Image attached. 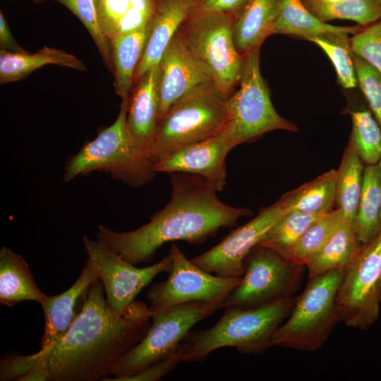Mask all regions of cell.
Returning a JSON list of instances; mask_svg holds the SVG:
<instances>
[{"label": "cell", "instance_id": "obj_43", "mask_svg": "<svg viewBox=\"0 0 381 381\" xmlns=\"http://www.w3.org/2000/svg\"><path fill=\"white\" fill-rule=\"evenodd\" d=\"M41 349L42 350V354L40 360L33 369L23 377L20 381H51V377L44 356L46 349Z\"/></svg>", "mask_w": 381, "mask_h": 381}, {"label": "cell", "instance_id": "obj_16", "mask_svg": "<svg viewBox=\"0 0 381 381\" xmlns=\"http://www.w3.org/2000/svg\"><path fill=\"white\" fill-rule=\"evenodd\" d=\"M234 147L225 128L204 140L186 146L157 162L155 172H181L200 176L217 191L226 182L225 159Z\"/></svg>", "mask_w": 381, "mask_h": 381}, {"label": "cell", "instance_id": "obj_35", "mask_svg": "<svg viewBox=\"0 0 381 381\" xmlns=\"http://www.w3.org/2000/svg\"><path fill=\"white\" fill-rule=\"evenodd\" d=\"M350 45L353 54L381 73V18L363 27L350 38Z\"/></svg>", "mask_w": 381, "mask_h": 381}, {"label": "cell", "instance_id": "obj_1", "mask_svg": "<svg viewBox=\"0 0 381 381\" xmlns=\"http://www.w3.org/2000/svg\"><path fill=\"white\" fill-rule=\"evenodd\" d=\"M151 318L141 301L116 314L107 303L102 283L96 280L67 332L45 349L51 381L104 380L111 367L144 337Z\"/></svg>", "mask_w": 381, "mask_h": 381}, {"label": "cell", "instance_id": "obj_17", "mask_svg": "<svg viewBox=\"0 0 381 381\" xmlns=\"http://www.w3.org/2000/svg\"><path fill=\"white\" fill-rule=\"evenodd\" d=\"M98 279L92 262L87 258L75 283L58 295L47 296L40 304L44 317L40 349H47L59 341L80 312L85 297Z\"/></svg>", "mask_w": 381, "mask_h": 381}, {"label": "cell", "instance_id": "obj_46", "mask_svg": "<svg viewBox=\"0 0 381 381\" xmlns=\"http://www.w3.org/2000/svg\"><path fill=\"white\" fill-rule=\"evenodd\" d=\"M378 164H379V166H380V183H381V159H380V162H379Z\"/></svg>", "mask_w": 381, "mask_h": 381}, {"label": "cell", "instance_id": "obj_4", "mask_svg": "<svg viewBox=\"0 0 381 381\" xmlns=\"http://www.w3.org/2000/svg\"><path fill=\"white\" fill-rule=\"evenodd\" d=\"M127 101H121L119 112L111 125L69 158L64 181L92 171H103L128 186L138 187L150 182L156 172L155 164L131 139L126 128Z\"/></svg>", "mask_w": 381, "mask_h": 381}, {"label": "cell", "instance_id": "obj_18", "mask_svg": "<svg viewBox=\"0 0 381 381\" xmlns=\"http://www.w3.org/2000/svg\"><path fill=\"white\" fill-rule=\"evenodd\" d=\"M158 73V65L149 69L133 84L127 100L128 135L149 158L159 119Z\"/></svg>", "mask_w": 381, "mask_h": 381}, {"label": "cell", "instance_id": "obj_24", "mask_svg": "<svg viewBox=\"0 0 381 381\" xmlns=\"http://www.w3.org/2000/svg\"><path fill=\"white\" fill-rule=\"evenodd\" d=\"M362 28L332 25L316 18L301 0H279L273 34L294 35L308 40L331 33L356 34Z\"/></svg>", "mask_w": 381, "mask_h": 381}, {"label": "cell", "instance_id": "obj_12", "mask_svg": "<svg viewBox=\"0 0 381 381\" xmlns=\"http://www.w3.org/2000/svg\"><path fill=\"white\" fill-rule=\"evenodd\" d=\"M169 252L172 266L168 278L152 286L147 294L151 312L189 302L224 305L241 281L242 277H222L204 271L188 260L175 243L171 245Z\"/></svg>", "mask_w": 381, "mask_h": 381}, {"label": "cell", "instance_id": "obj_13", "mask_svg": "<svg viewBox=\"0 0 381 381\" xmlns=\"http://www.w3.org/2000/svg\"><path fill=\"white\" fill-rule=\"evenodd\" d=\"M83 243L87 258L96 269L98 279L102 283L107 303L118 315L126 311L141 290L156 276L169 273L172 266L169 252L152 265L138 267L97 239L83 236Z\"/></svg>", "mask_w": 381, "mask_h": 381}, {"label": "cell", "instance_id": "obj_37", "mask_svg": "<svg viewBox=\"0 0 381 381\" xmlns=\"http://www.w3.org/2000/svg\"><path fill=\"white\" fill-rule=\"evenodd\" d=\"M155 6L156 0H130L129 7L120 21L116 35L135 31L148 25L152 20Z\"/></svg>", "mask_w": 381, "mask_h": 381}, {"label": "cell", "instance_id": "obj_30", "mask_svg": "<svg viewBox=\"0 0 381 381\" xmlns=\"http://www.w3.org/2000/svg\"><path fill=\"white\" fill-rule=\"evenodd\" d=\"M306 8L322 22L334 19L353 20L366 27L381 18V0H301Z\"/></svg>", "mask_w": 381, "mask_h": 381}, {"label": "cell", "instance_id": "obj_14", "mask_svg": "<svg viewBox=\"0 0 381 381\" xmlns=\"http://www.w3.org/2000/svg\"><path fill=\"white\" fill-rule=\"evenodd\" d=\"M284 212L278 200L248 222L232 231L217 245L190 259L191 262L204 271L219 277H242L247 255Z\"/></svg>", "mask_w": 381, "mask_h": 381}, {"label": "cell", "instance_id": "obj_20", "mask_svg": "<svg viewBox=\"0 0 381 381\" xmlns=\"http://www.w3.org/2000/svg\"><path fill=\"white\" fill-rule=\"evenodd\" d=\"M279 0H246L234 15L232 35L236 51L242 56L260 49L273 35Z\"/></svg>", "mask_w": 381, "mask_h": 381}, {"label": "cell", "instance_id": "obj_26", "mask_svg": "<svg viewBox=\"0 0 381 381\" xmlns=\"http://www.w3.org/2000/svg\"><path fill=\"white\" fill-rule=\"evenodd\" d=\"M353 225L344 220L326 244L306 263L309 278L333 270H345L360 246Z\"/></svg>", "mask_w": 381, "mask_h": 381}, {"label": "cell", "instance_id": "obj_29", "mask_svg": "<svg viewBox=\"0 0 381 381\" xmlns=\"http://www.w3.org/2000/svg\"><path fill=\"white\" fill-rule=\"evenodd\" d=\"M323 214L284 212L266 231L258 246L270 249L291 261L294 250L301 236Z\"/></svg>", "mask_w": 381, "mask_h": 381}, {"label": "cell", "instance_id": "obj_33", "mask_svg": "<svg viewBox=\"0 0 381 381\" xmlns=\"http://www.w3.org/2000/svg\"><path fill=\"white\" fill-rule=\"evenodd\" d=\"M352 144L362 162L368 165L378 164L381 159V127L366 110L351 113Z\"/></svg>", "mask_w": 381, "mask_h": 381}, {"label": "cell", "instance_id": "obj_2", "mask_svg": "<svg viewBox=\"0 0 381 381\" xmlns=\"http://www.w3.org/2000/svg\"><path fill=\"white\" fill-rule=\"evenodd\" d=\"M171 183L169 202L149 222L122 232L99 224L97 239L127 262L137 265L150 262L167 242L200 244L221 228L234 226L240 217L253 214L249 209L221 201L217 190L200 176L173 172Z\"/></svg>", "mask_w": 381, "mask_h": 381}, {"label": "cell", "instance_id": "obj_41", "mask_svg": "<svg viewBox=\"0 0 381 381\" xmlns=\"http://www.w3.org/2000/svg\"><path fill=\"white\" fill-rule=\"evenodd\" d=\"M246 0H200L191 13L221 12L234 15Z\"/></svg>", "mask_w": 381, "mask_h": 381}, {"label": "cell", "instance_id": "obj_11", "mask_svg": "<svg viewBox=\"0 0 381 381\" xmlns=\"http://www.w3.org/2000/svg\"><path fill=\"white\" fill-rule=\"evenodd\" d=\"M244 265L241 281L225 299L224 308L255 307L291 296L301 284L304 267L258 245Z\"/></svg>", "mask_w": 381, "mask_h": 381}, {"label": "cell", "instance_id": "obj_36", "mask_svg": "<svg viewBox=\"0 0 381 381\" xmlns=\"http://www.w3.org/2000/svg\"><path fill=\"white\" fill-rule=\"evenodd\" d=\"M358 83L381 127V73L353 54Z\"/></svg>", "mask_w": 381, "mask_h": 381}, {"label": "cell", "instance_id": "obj_5", "mask_svg": "<svg viewBox=\"0 0 381 381\" xmlns=\"http://www.w3.org/2000/svg\"><path fill=\"white\" fill-rule=\"evenodd\" d=\"M228 97L215 85H210L172 104L157 121L150 151L154 164L186 146L222 131L229 121Z\"/></svg>", "mask_w": 381, "mask_h": 381}, {"label": "cell", "instance_id": "obj_45", "mask_svg": "<svg viewBox=\"0 0 381 381\" xmlns=\"http://www.w3.org/2000/svg\"><path fill=\"white\" fill-rule=\"evenodd\" d=\"M35 3H37V4H40V3H43L44 1H47V0H32Z\"/></svg>", "mask_w": 381, "mask_h": 381}, {"label": "cell", "instance_id": "obj_25", "mask_svg": "<svg viewBox=\"0 0 381 381\" xmlns=\"http://www.w3.org/2000/svg\"><path fill=\"white\" fill-rule=\"evenodd\" d=\"M337 171L330 169L296 189L283 195L279 200L284 212L325 214L336 202Z\"/></svg>", "mask_w": 381, "mask_h": 381}, {"label": "cell", "instance_id": "obj_27", "mask_svg": "<svg viewBox=\"0 0 381 381\" xmlns=\"http://www.w3.org/2000/svg\"><path fill=\"white\" fill-rule=\"evenodd\" d=\"M354 230L363 246L381 230V183L379 164L368 165L363 171L362 192L356 216Z\"/></svg>", "mask_w": 381, "mask_h": 381}, {"label": "cell", "instance_id": "obj_32", "mask_svg": "<svg viewBox=\"0 0 381 381\" xmlns=\"http://www.w3.org/2000/svg\"><path fill=\"white\" fill-rule=\"evenodd\" d=\"M344 221L340 209L331 210L313 222L296 246L291 261L306 266L308 260L329 240Z\"/></svg>", "mask_w": 381, "mask_h": 381}, {"label": "cell", "instance_id": "obj_22", "mask_svg": "<svg viewBox=\"0 0 381 381\" xmlns=\"http://www.w3.org/2000/svg\"><path fill=\"white\" fill-rule=\"evenodd\" d=\"M152 30V21L144 28L116 35L110 40L114 65L115 92L127 101L135 70L145 52Z\"/></svg>", "mask_w": 381, "mask_h": 381}, {"label": "cell", "instance_id": "obj_9", "mask_svg": "<svg viewBox=\"0 0 381 381\" xmlns=\"http://www.w3.org/2000/svg\"><path fill=\"white\" fill-rule=\"evenodd\" d=\"M259 52L260 49H256L243 56L238 88L227 98L226 129L234 147L272 131H298L297 126L280 116L273 107L260 72Z\"/></svg>", "mask_w": 381, "mask_h": 381}, {"label": "cell", "instance_id": "obj_38", "mask_svg": "<svg viewBox=\"0 0 381 381\" xmlns=\"http://www.w3.org/2000/svg\"><path fill=\"white\" fill-rule=\"evenodd\" d=\"M100 25L109 41L117 34L119 25L130 0H95Z\"/></svg>", "mask_w": 381, "mask_h": 381}, {"label": "cell", "instance_id": "obj_8", "mask_svg": "<svg viewBox=\"0 0 381 381\" xmlns=\"http://www.w3.org/2000/svg\"><path fill=\"white\" fill-rule=\"evenodd\" d=\"M234 15L228 13H190L176 32L199 61L211 72L216 87L229 95L240 82L243 56L236 49Z\"/></svg>", "mask_w": 381, "mask_h": 381}, {"label": "cell", "instance_id": "obj_21", "mask_svg": "<svg viewBox=\"0 0 381 381\" xmlns=\"http://www.w3.org/2000/svg\"><path fill=\"white\" fill-rule=\"evenodd\" d=\"M46 296L24 258L3 246L0 250V304L13 307L26 301L40 304Z\"/></svg>", "mask_w": 381, "mask_h": 381}, {"label": "cell", "instance_id": "obj_42", "mask_svg": "<svg viewBox=\"0 0 381 381\" xmlns=\"http://www.w3.org/2000/svg\"><path fill=\"white\" fill-rule=\"evenodd\" d=\"M0 48L13 53L27 52L15 40L2 10L0 11Z\"/></svg>", "mask_w": 381, "mask_h": 381}, {"label": "cell", "instance_id": "obj_34", "mask_svg": "<svg viewBox=\"0 0 381 381\" xmlns=\"http://www.w3.org/2000/svg\"><path fill=\"white\" fill-rule=\"evenodd\" d=\"M75 16L90 33L104 66L114 73L110 41L104 32L97 16L95 0H53Z\"/></svg>", "mask_w": 381, "mask_h": 381}, {"label": "cell", "instance_id": "obj_15", "mask_svg": "<svg viewBox=\"0 0 381 381\" xmlns=\"http://www.w3.org/2000/svg\"><path fill=\"white\" fill-rule=\"evenodd\" d=\"M158 71L159 118L183 97L215 85L210 71L190 53L176 33L162 54Z\"/></svg>", "mask_w": 381, "mask_h": 381}, {"label": "cell", "instance_id": "obj_10", "mask_svg": "<svg viewBox=\"0 0 381 381\" xmlns=\"http://www.w3.org/2000/svg\"><path fill=\"white\" fill-rule=\"evenodd\" d=\"M336 300L340 321L350 327L366 329L378 319L381 303V230L361 247L344 270Z\"/></svg>", "mask_w": 381, "mask_h": 381}, {"label": "cell", "instance_id": "obj_6", "mask_svg": "<svg viewBox=\"0 0 381 381\" xmlns=\"http://www.w3.org/2000/svg\"><path fill=\"white\" fill-rule=\"evenodd\" d=\"M344 270L309 278L293 308L274 333L272 346L313 352L320 349L340 321L337 294Z\"/></svg>", "mask_w": 381, "mask_h": 381}, {"label": "cell", "instance_id": "obj_39", "mask_svg": "<svg viewBox=\"0 0 381 381\" xmlns=\"http://www.w3.org/2000/svg\"><path fill=\"white\" fill-rule=\"evenodd\" d=\"M42 354L40 350L33 354L9 355L0 361L1 381H20L35 366Z\"/></svg>", "mask_w": 381, "mask_h": 381}, {"label": "cell", "instance_id": "obj_28", "mask_svg": "<svg viewBox=\"0 0 381 381\" xmlns=\"http://www.w3.org/2000/svg\"><path fill=\"white\" fill-rule=\"evenodd\" d=\"M337 171L336 202L344 220L353 225L362 192L364 169L362 160L351 143Z\"/></svg>", "mask_w": 381, "mask_h": 381}, {"label": "cell", "instance_id": "obj_47", "mask_svg": "<svg viewBox=\"0 0 381 381\" xmlns=\"http://www.w3.org/2000/svg\"><path fill=\"white\" fill-rule=\"evenodd\" d=\"M381 302V301H380Z\"/></svg>", "mask_w": 381, "mask_h": 381}, {"label": "cell", "instance_id": "obj_3", "mask_svg": "<svg viewBox=\"0 0 381 381\" xmlns=\"http://www.w3.org/2000/svg\"><path fill=\"white\" fill-rule=\"evenodd\" d=\"M291 296L250 308H224L213 326L189 332L179 348L182 362L204 361L222 347H234L248 354L262 353L272 347V337L290 314Z\"/></svg>", "mask_w": 381, "mask_h": 381}, {"label": "cell", "instance_id": "obj_23", "mask_svg": "<svg viewBox=\"0 0 381 381\" xmlns=\"http://www.w3.org/2000/svg\"><path fill=\"white\" fill-rule=\"evenodd\" d=\"M47 65H57L80 71L85 64L76 56L61 49L44 46L35 53H13L0 49V83L21 80L35 70Z\"/></svg>", "mask_w": 381, "mask_h": 381}, {"label": "cell", "instance_id": "obj_44", "mask_svg": "<svg viewBox=\"0 0 381 381\" xmlns=\"http://www.w3.org/2000/svg\"><path fill=\"white\" fill-rule=\"evenodd\" d=\"M322 1L329 2V3H334V2L341 1H343V0H322Z\"/></svg>", "mask_w": 381, "mask_h": 381}, {"label": "cell", "instance_id": "obj_7", "mask_svg": "<svg viewBox=\"0 0 381 381\" xmlns=\"http://www.w3.org/2000/svg\"><path fill=\"white\" fill-rule=\"evenodd\" d=\"M224 308L222 303L189 302L152 312L151 325L141 341L110 368L104 380L126 381L154 363L176 352L190 329Z\"/></svg>", "mask_w": 381, "mask_h": 381}, {"label": "cell", "instance_id": "obj_40", "mask_svg": "<svg viewBox=\"0 0 381 381\" xmlns=\"http://www.w3.org/2000/svg\"><path fill=\"white\" fill-rule=\"evenodd\" d=\"M182 362L179 350L172 355L158 361L139 373L128 377L126 381H157Z\"/></svg>", "mask_w": 381, "mask_h": 381}, {"label": "cell", "instance_id": "obj_31", "mask_svg": "<svg viewBox=\"0 0 381 381\" xmlns=\"http://www.w3.org/2000/svg\"><path fill=\"white\" fill-rule=\"evenodd\" d=\"M348 33H331L318 36L308 40L320 47L334 65L337 79L344 88L357 86L353 53L351 49Z\"/></svg>", "mask_w": 381, "mask_h": 381}, {"label": "cell", "instance_id": "obj_19", "mask_svg": "<svg viewBox=\"0 0 381 381\" xmlns=\"http://www.w3.org/2000/svg\"><path fill=\"white\" fill-rule=\"evenodd\" d=\"M200 1L156 0L150 36L135 70L133 85L149 69L158 65L169 42Z\"/></svg>", "mask_w": 381, "mask_h": 381}]
</instances>
